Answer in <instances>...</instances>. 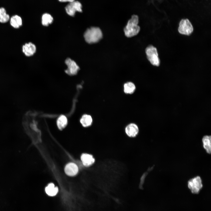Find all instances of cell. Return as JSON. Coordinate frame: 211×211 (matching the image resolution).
I'll use <instances>...</instances> for the list:
<instances>
[{
	"label": "cell",
	"instance_id": "cell-1",
	"mask_svg": "<svg viewBox=\"0 0 211 211\" xmlns=\"http://www.w3.org/2000/svg\"><path fill=\"white\" fill-rule=\"evenodd\" d=\"M138 16L136 15H132L124 29L126 37H132L138 33L140 30V27L138 25Z\"/></svg>",
	"mask_w": 211,
	"mask_h": 211
},
{
	"label": "cell",
	"instance_id": "cell-2",
	"mask_svg": "<svg viewBox=\"0 0 211 211\" xmlns=\"http://www.w3.org/2000/svg\"><path fill=\"white\" fill-rule=\"evenodd\" d=\"M84 37L86 41L89 44L98 42L103 37L101 29L98 27H92L88 28L85 32Z\"/></svg>",
	"mask_w": 211,
	"mask_h": 211
},
{
	"label": "cell",
	"instance_id": "cell-3",
	"mask_svg": "<svg viewBox=\"0 0 211 211\" xmlns=\"http://www.w3.org/2000/svg\"><path fill=\"white\" fill-rule=\"evenodd\" d=\"M145 52L147 59L154 66H158L160 60L156 48L152 45H149L146 48Z\"/></svg>",
	"mask_w": 211,
	"mask_h": 211
},
{
	"label": "cell",
	"instance_id": "cell-4",
	"mask_svg": "<svg viewBox=\"0 0 211 211\" xmlns=\"http://www.w3.org/2000/svg\"><path fill=\"white\" fill-rule=\"evenodd\" d=\"M188 186L192 193H198L203 186L200 177L197 176L190 179L188 181Z\"/></svg>",
	"mask_w": 211,
	"mask_h": 211
},
{
	"label": "cell",
	"instance_id": "cell-5",
	"mask_svg": "<svg viewBox=\"0 0 211 211\" xmlns=\"http://www.w3.org/2000/svg\"><path fill=\"white\" fill-rule=\"evenodd\" d=\"M193 26L188 19H182L180 21L178 31L181 34L189 35L193 32Z\"/></svg>",
	"mask_w": 211,
	"mask_h": 211
},
{
	"label": "cell",
	"instance_id": "cell-6",
	"mask_svg": "<svg viewBox=\"0 0 211 211\" xmlns=\"http://www.w3.org/2000/svg\"><path fill=\"white\" fill-rule=\"evenodd\" d=\"M65 10L68 15L74 16L76 12H82V5L80 2L75 0L69 2L65 7Z\"/></svg>",
	"mask_w": 211,
	"mask_h": 211
},
{
	"label": "cell",
	"instance_id": "cell-7",
	"mask_svg": "<svg viewBox=\"0 0 211 211\" xmlns=\"http://www.w3.org/2000/svg\"><path fill=\"white\" fill-rule=\"evenodd\" d=\"M66 64L67 66V69L65 70V72L70 75L76 74L79 69V67L76 62L69 58L66 59Z\"/></svg>",
	"mask_w": 211,
	"mask_h": 211
},
{
	"label": "cell",
	"instance_id": "cell-8",
	"mask_svg": "<svg viewBox=\"0 0 211 211\" xmlns=\"http://www.w3.org/2000/svg\"><path fill=\"white\" fill-rule=\"evenodd\" d=\"M36 51V47L35 45L31 42L26 43L22 46V51L26 56H32Z\"/></svg>",
	"mask_w": 211,
	"mask_h": 211
},
{
	"label": "cell",
	"instance_id": "cell-9",
	"mask_svg": "<svg viewBox=\"0 0 211 211\" xmlns=\"http://www.w3.org/2000/svg\"><path fill=\"white\" fill-rule=\"evenodd\" d=\"M125 132L127 135L130 137H136L139 132V128L135 124L131 123L128 124L125 128Z\"/></svg>",
	"mask_w": 211,
	"mask_h": 211
},
{
	"label": "cell",
	"instance_id": "cell-10",
	"mask_svg": "<svg viewBox=\"0 0 211 211\" xmlns=\"http://www.w3.org/2000/svg\"><path fill=\"white\" fill-rule=\"evenodd\" d=\"M66 174L69 176H74L78 173V168L77 165L74 163H69L67 164L64 168Z\"/></svg>",
	"mask_w": 211,
	"mask_h": 211
},
{
	"label": "cell",
	"instance_id": "cell-11",
	"mask_svg": "<svg viewBox=\"0 0 211 211\" xmlns=\"http://www.w3.org/2000/svg\"><path fill=\"white\" fill-rule=\"evenodd\" d=\"M81 160L83 164L85 166H89L92 165L95 162V159L91 154L84 153L81 156Z\"/></svg>",
	"mask_w": 211,
	"mask_h": 211
},
{
	"label": "cell",
	"instance_id": "cell-12",
	"mask_svg": "<svg viewBox=\"0 0 211 211\" xmlns=\"http://www.w3.org/2000/svg\"><path fill=\"white\" fill-rule=\"evenodd\" d=\"M11 25L14 28H18L22 26V20L18 16L15 15L12 16L10 20Z\"/></svg>",
	"mask_w": 211,
	"mask_h": 211
},
{
	"label": "cell",
	"instance_id": "cell-13",
	"mask_svg": "<svg viewBox=\"0 0 211 211\" xmlns=\"http://www.w3.org/2000/svg\"><path fill=\"white\" fill-rule=\"evenodd\" d=\"M204 148L206 152L210 154L211 153V137L210 136H205L202 139Z\"/></svg>",
	"mask_w": 211,
	"mask_h": 211
},
{
	"label": "cell",
	"instance_id": "cell-14",
	"mask_svg": "<svg viewBox=\"0 0 211 211\" xmlns=\"http://www.w3.org/2000/svg\"><path fill=\"white\" fill-rule=\"evenodd\" d=\"M45 191L48 195L52 196L57 194L58 189L57 187L55 186L53 183H50L45 188Z\"/></svg>",
	"mask_w": 211,
	"mask_h": 211
},
{
	"label": "cell",
	"instance_id": "cell-15",
	"mask_svg": "<svg viewBox=\"0 0 211 211\" xmlns=\"http://www.w3.org/2000/svg\"><path fill=\"white\" fill-rule=\"evenodd\" d=\"M124 91L126 94H131L133 93L136 89L135 84L131 82L125 83L124 85Z\"/></svg>",
	"mask_w": 211,
	"mask_h": 211
},
{
	"label": "cell",
	"instance_id": "cell-16",
	"mask_svg": "<svg viewBox=\"0 0 211 211\" xmlns=\"http://www.w3.org/2000/svg\"><path fill=\"white\" fill-rule=\"evenodd\" d=\"M92 122L91 117L89 115H84L80 119V122L83 126L87 127L90 126Z\"/></svg>",
	"mask_w": 211,
	"mask_h": 211
},
{
	"label": "cell",
	"instance_id": "cell-17",
	"mask_svg": "<svg viewBox=\"0 0 211 211\" xmlns=\"http://www.w3.org/2000/svg\"><path fill=\"white\" fill-rule=\"evenodd\" d=\"M53 20L52 17L49 13H45L42 16V23L44 26H48L52 22Z\"/></svg>",
	"mask_w": 211,
	"mask_h": 211
},
{
	"label": "cell",
	"instance_id": "cell-18",
	"mask_svg": "<svg viewBox=\"0 0 211 211\" xmlns=\"http://www.w3.org/2000/svg\"><path fill=\"white\" fill-rule=\"evenodd\" d=\"M67 123V120L66 117L61 115L58 118L57 121V124L58 128L61 130L66 126Z\"/></svg>",
	"mask_w": 211,
	"mask_h": 211
},
{
	"label": "cell",
	"instance_id": "cell-19",
	"mask_svg": "<svg viewBox=\"0 0 211 211\" xmlns=\"http://www.w3.org/2000/svg\"><path fill=\"white\" fill-rule=\"evenodd\" d=\"M9 16L6 13L5 8L2 7L0 8V22L6 23L9 20Z\"/></svg>",
	"mask_w": 211,
	"mask_h": 211
},
{
	"label": "cell",
	"instance_id": "cell-20",
	"mask_svg": "<svg viewBox=\"0 0 211 211\" xmlns=\"http://www.w3.org/2000/svg\"><path fill=\"white\" fill-rule=\"evenodd\" d=\"M59 1L61 2H72L75 0H58Z\"/></svg>",
	"mask_w": 211,
	"mask_h": 211
}]
</instances>
